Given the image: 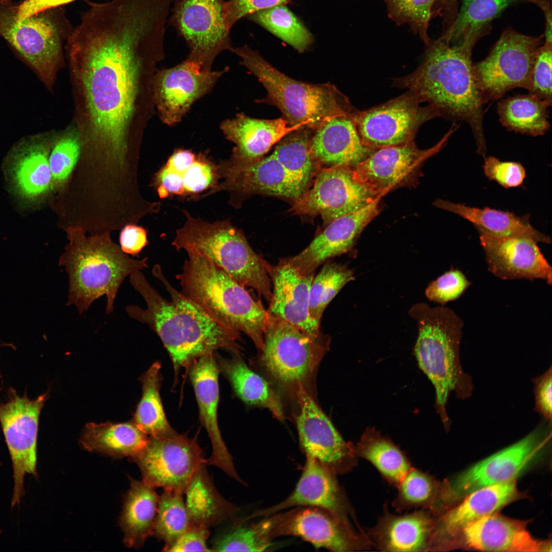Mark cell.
<instances>
[{
  "label": "cell",
  "mask_w": 552,
  "mask_h": 552,
  "mask_svg": "<svg viewBox=\"0 0 552 552\" xmlns=\"http://www.w3.org/2000/svg\"><path fill=\"white\" fill-rule=\"evenodd\" d=\"M314 131L307 127L292 130L277 143L272 152L285 170L307 189L322 168L311 152Z\"/></svg>",
  "instance_id": "obj_42"
},
{
  "label": "cell",
  "mask_w": 552,
  "mask_h": 552,
  "mask_svg": "<svg viewBox=\"0 0 552 552\" xmlns=\"http://www.w3.org/2000/svg\"><path fill=\"white\" fill-rule=\"evenodd\" d=\"M220 128L226 139L235 145L230 158L226 160L233 164L260 159L285 135L296 129L282 118L259 119L243 113L224 120Z\"/></svg>",
  "instance_id": "obj_31"
},
{
  "label": "cell",
  "mask_w": 552,
  "mask_h": 552,
  "mask_svg": "<svg viewBox=\"0 0 552 552\" xmlns=\"http://www.w3.org/2000/svg\"><path fill=\"white\" fill-rule=\"evenodd\" d=\"M161 365L156 361L140 378L142 395L137 406L133 422L149 437L165 438L177 432L169 423L160 396Z\"/></svg>",
  "instance_id": "obj_41"
},
{
  "label": "cell",
  "mask_w": 552,
  "mask_h": 552,
  "mask_svg": "<svg viewBox=\"0 0 552 552\" xmlns=\"http://www.w3.org/2000/svg\"><path fill=\"white\" fill-rule=\"evenodd\" d=\"M231 51L265 88L267 96L257 101L276 106L291 127L315 130L335 117L355 111L349 99L330 83L314 84L293 79L247 45Z\"/></svg>",
  "instance_id": "obj_7"
},
{
  "label": "cell",
  "mask_w": 552,
  "mask_h": 552,
  "mask_svg": "<svg viewBox=\"0 0 552 552\" xmlns=\"http://www.w3.org/2000/svg\"><path fill=\"white\" fill-rule=\"evenodd\" d=\"M552 43L544 42L537 52L531 76L530 93L551 104Z\"/></svg>",
  "instance_id": "obj_53"
},
{
  "label": "cell",
  "mask_w": 552,
  "mask_h": 552,
  "mask_svg": "<svg viewBox=\"0 0 552 552\" xmlns=\"http://www.w3.org/2000/svg\"><path fill=\"white\" fill-rule=\"evenodd\" d=\"M418 327L415 355L418 364L435 389V405L446 429L450 425L446 406L452 392L462 399L469 397L472 380L461 365L459 348L464 322L451 309L420 303L409 310Z\"/></svg>",
  "instance_id": "obj_5"
},
{
  "label": "cell",
  "mask_w": 552,
  "mask_h": 552,
  "mask_svg": "<svg viewBox=\"0 0 552 552\" xmlns=\"http://www.w3.org/2000/svg\"><path fill=\"white\" fill-rule=\"evenodd\" d=\"M81 149L80 134L73 123L57 132L49 158L54 186L61 185L67 179Z\"/></svg>",
  "instance_id": "obj_48"
},
{
  "label": "cell",
  "mask_w": 552,
  "mask_h": 552,
  "mask_svg": "<svg viewBox=\"0 0 552 552\" xmlns=\"http://www.w3.org/2000/svg\"><path fill=\"white\" fill-rule=\"evenodd\" d=\"M551 422L546 420L524 438L478 462L452 480L440 485L439 506L446 509L482 487L514 479L545 448L551 439Z\"/></svg>",
  "instance_id": "obj_10"
},
{
  "label": "cell",
  "mask_w": 552,
  "mask_h": 552,
  "mask_svg": "<svg viewBox=\"0 0 552 552\" xmlns=\"http://www.w3.org/2000/svg\"><path fill=\"white\" fill-rule=\"evenodd\" d=\"M225 0H175L170 22L185 40L187 59L211 70L216 57L233 48L225 17Z\"/></svg>",
  "instance_id": "obj_16"
},
{
  "label": "cell",
  "mask_w": 552,
  "mask_h": 552,
  "mask_svg": "<svg viewBox=\"0 0 552 552\" xmlns=\"http://www.w3.org/2000/svg\"><path fill=\"white\" fill-rule=\"evenodd\" d=\"M354 279L352 270L336 263L327 262L312 280L310 289L309 314L318 325L330 302L348 283Z\"/></svg>",
  "instance_id": "obj_46"
},
{
  "label": "cell",
  "mask_w": 552,
  "mask_h": 552,
  "mask_svg": "<svg viewBox=\"0 0 552 552\" xmlns=\"http://www.w3.org/2000/svg\"><path fill=\"white\" fill-rule=\"evenodd\" d=\"M219 372L214 353L199 357L188 368L198 404L199 418L212 446V453L210 458L206 459V465L216 466L229 477L244 484L236 471L233 457L224 444L218 426Z\"/></svg>",
  "instance_id": "obj_24"
},
{
  "label": "cell",
  "mask_w": 552,
  "mask_h": 552,
  "mask_svg": "<svg viewBox=\"0 0 552 552\" xmlns=\"http://www.w3.org/2000/svg\"><path fill=\"white\" fill-rule=\"evenodd\" d=\"M218 168L222 181L199 196L225 191L231 194L232 202L237 196L254 194L296 199L307 189L285 170L272 153L243 164L223 160Z\"/></svg>",
  "instance_id": "obj_22"
},
{
  "label": "cell",
  "mask_w": 552,
  "mask_h": 552,
  "mask_svg": "<svg viewBox=\"0 0 552 552\" xmlns=\"http://www.w3.org/2000/svg\"><path fill=\"white\" fill-rule=\"evenodd\" d=\"M48 397L44 393L31 399L10 388L6 401L0 402V424L13 470L12 507L20 503L24 494L25 475H37L39 420Z\"/></svg>",
  "instance_id": "obj_14"
},
{
  "label": "cell",
  "mask_w": 552,
  "mask_h": 552,
  "mask_svg": "<svg viewBox=\"0 0 552 552\" xmlns=\"http://www.w3.org/2000/svg\"><path fill=\"white\" fill-rule=\"evenodd\" d=\"M70 243L59 259L68 278L67 306H75L80 314L96 300L107 298L106 312L111 313L119 288L132 272L148 267L147 258H130L106 235L85 237L69 232Z\"/></svg>",
  "instance_id": "obj_6"
},
{
  "label": "cell",
  "mask_w": 552,
  "mask_h": 552,
  "mask_svg": "<svg viewBox=\"0 0 552 552\" xmlns=\"http://www.w3.org/2000/svg\"><path fill=\"white\" fill-rule=\"evenodd\" d=\"M302 474L292 493L270 508L255 512L248 518L270 516L293 507H313L328 510L350 521L351 507L334 473L315 458L306 456Z\"/></svg>",
  "instance_id": "obj_28"
},
{
  "label": "cell",
  "mask_w": 552,
  "mask_h": 552,
  "mask_svg": "<svg viewBox=\"0 0 552 552\" xmlns=\"http://www.w3.org/2000/svg\"><path fill=\"white\" fill-rule=\"evenodd\" d=\"M57 133L52 130L21 139L5 158L9 188L25 208L38 205L54 186L49 158Z\"/></svg>",
  "instance_id": "obj_19"
},
{
  "label": "cell",
  "mask_w": 552,
  "mask_h": 552,
  "mask_svg": "<svg viewBox=\"0 0 552 552\" xmlns=\"http://www.w3.org/2000/svg\"><path fill=\"white\" fill-rule=\"evenodd\" d=\"M488 270L503 280L541 279L552 283V268L535 240L479 235Z\"/></svg>",
  "instance_id": "obj_26"
},
{
  "label": "cell",
  "mask_w": 552,
  "mask_h": 552,
  "mask_svg": "<svg viewBox=\"0 0 552 552\" xmlns=\"http://www.w3.org/2000/svg\"><path fill=\"white\" fill-rule=\"evenodd\" d=\"M220 372L229 381L235 393L249 405L268 409L279 420L284 418L280 397L261 376L251 370L239 355L232 358L216 356Z\"/></svg>",
  "instance_id": "obj_38"
},
{
  "label": "cell",
  "mask_w": 552,
  "mask_h": 552,
  "mask_svg": "<svg viewBox=\"0 0 552 552\" xmlns=\"http://www.w3.org/2000/svg\"><path fill=\"white\" fill-rule=\"evenodd\" d=\"M513 0H464L461 10L445 34L447 41L459 44L469 35L486 31L489 22Z\"/></svg>",
  "instance_id": "obj_45"
},
{
  "label": "cell",
  "mask_w": 552,
  "mask_h": 552,
  "mask_svg": "<svg viewBox=\"0 0 552 552\" xmlns=\"http://www.w3.org/2000/svg\"><path fill=\"white\" fill-rule=\"evenodd\" d=\"M453 123L432 148L421 150L413 141L376 150L353 168L356 179L378 196L405 178L424 159L439 152L458 128Z\"/></svg>",
  "instance_id": "obj_23"
},
{
  "label": "cell",
  "mask_w": 552,
  "mask_h": 552,
  "mask_svg": "<svg viewBox=\"0 0 552 552\" xmlns=\"http://www.w3.org/2000/svg\"><path fill=\"white\" fill-rule=\"evenodd\" d=\"M159 498L155 488L143 480L132 479L120 518L127 546L139 547L153 535Z\"/></svg>",
  "instance_id": "obj_37"
},
{
  "label": "cell",
  "mask_w": 552,
  "mask_h": 552,
  "mask_svg": "<svg viewBox=\"0 0 552 552\" xmlns=\"http://www.w3.org/2000/svg\"><path fill=\"white\" fill-rule=\"evenodd\" d=\"M296 394L299 405L296 423L306 456L315 458L336 475L351 471L358 463L355 445L343 439L302 383L296 386Z\"/></svg>",
  "instance_id": "obj_20"
},
{
  "label": "cell",
  "mask_w": 552,
  "mask_h": 552,
  "mask_svg": "<svg viewBox=\"0 0 552 552\" xmlns=\"http://www.w3.org/2000/svg\"><path fill=\"white\" fill-rule=\"evenodd\" d=\"M209 528L190 525L166 551H212L206 544Z\"/></svg>",
  "instance_id": "obj_57"
},
{
  "label": "cell",
  "mask_w": 552,
  "mask_h": 552,
  "mask_svg": "<svg viewBox=\"0 0 552 552\" xmlns=\"http://www.w3.org/2000/svg\"><path fill=\"white\" fill-rule=\"evenodd\" d=\"M152 272L169 293L171 301L163 298L137 270L130 275L129 281L144 298L146 308L131 305L125 309L130 317L147 324L159 336L171 358L175 377L197 358L218 349L239 355V332L221 325L176 290L160 265H155Z\"/></svg>",
  "instance_id": "obj_2"
},
{
  "label": "cell",
  "mask_w": 552,
  "mask_h": 552,
  "mask_svg": "<svg viewBox=\"0 0 552 552\" xmlns=\"http://www.w3.org/2000/svg\"><path fill=\"white\" fill-rule=\"evenodd\" d=\"M74 0H24L17 6V17L23 20L45 10L61 7Z\"/></svg>",
  "instance_id": "obj_60"
},
{
  "label": "cell",
  "mask_w": 552,
  "mask_h": 552,
  "mask_svg": "<svg viewBox=\"0 0 552 552\" xmlns=\"http://www.w3.org/2000/svg\"><path fill=\"white\" fill-rule=\"evenodd\" d=\"M519 496L515 480L482 487L470 493L458 504L435 515L430 551L449 548L454 538L467 525L495 513Z\"/></svg>",
  "instance_id": "obj_25"
},
{
  "label": "cell",
  "mask_w": 552,
  "mask_h": 552,
  "mask_svg": "<svg viewBox=\"0 0 552 552\" xmlns=\"http://www.w3.org/2000/svg\"><path fill=\"white\" fill-rule=\"evenodd\" d=\"M269 540L294 536L316 548L333 551H356L373 548L365 532H357L350 521L324 509L303 507L274 515L256 524Z\"/></svg>",
  "instance_id": "obj_12"
},
{
  "label": "cell",
  "mask_w": 552,
  "mask_h": 552,
  "mask_svg": "<svg viewBox=\"0 0 552 552\" xmlns=\"http://www.w3.org/2000/svg\"><path fill=\"white\" fill-rule=\"evenodd\" d=\"M551 104L530 93L517 95L498 103L501 124L511 131L536 136L550 128L548 108Z\"/></svg>",
  "instance_id": "obj_39"
},
{
  "label": "cell",
  "mask_w": 552,
  "mask_h": 552,
  "mask_svg": "<svg viewBox=\"0 0 552 552\" xmlns=\"http://www.w3.org/2000/svg\"><path fill=\"white\" fill-rule=\"evenodd\" d=\"M484 35L470 34L454 45L442 37L429 42L421 64L412 73L395 79L394 83L407 88L440 117L467 123L478 153L485 157L484 103L477 87L471 58L476 42Z\"/></svg>",
  "instance_id": "obj_3"
},
{
  "label": "cell",
  "mask_w": 552,
  "mask_h": 552,
  "mask_svg": "<svg viewBox=\"0 0 552 552\" xmlns=\"http://www.w3.org/2000/svg\"><path fill=\"white\" fill-rule=\"evenodd\" d=\"M187 252L182 271L176 275L180 292L221 325L246 334L262 351L268 311L206 257L194 250Z\"/></svg>",
  "instance_id": "obj_4"
},
{
  "label": "cell",
  "mask_w": 552,
  "mask_h": 552,
  "mask_svg": "<svg viewBox=\"0 0 552 552\" xmlns=\"http://www.w3.org/2000/svg\"><path fill=\"white\" fill-rule=\"evenodd\" d=\"M227 70H205L186 59L171 68L157 70L152 96L159 119L169 126L179 123L194 102L208 94Z\"/></svg>",
  "instance_id": "obj_21"
},
{
  "label": "cell",
  "mask_w": 552,
  "mask_h": 552,
  "mask_svg": "<svg viewBox=\"0 0 552 552\" xmlns=\"http://www.w3.org/2000/svg\"><path fill=\"white\" fill-rule=\"evenodd\" d=\"M197 155L189 150L176 149L165 164L171 170L182 174L194 163Z\"/></svg>",
  "instance_id": "obj_61"
},
{
  "label": "cell",
  "mask_w": 552,
  "mask_h": 552,
  "mask_svg": "<svg viewBox=\"0 0 552 552\" xmlns=\"http://www.w3.org/2000/svg\"><path fill=\"white\" fill-rule=\"evenodd\" d=\"M133 458L147 485L183 494L194 473L206 465L196 438L177 433L165 438L149 437L145 448Z\"/></svg>",
  "instance_id": "obj_18"
},
{
  "label": "cell",
  "mask_w": 552,
  "mask_h": 552,
  "mask_svg": "<svg viewBox=\"0 0 552 552\" xmlns=\"http://www.w3.org/2000/svg\"><path fill=\"white\" fill-rule=\"evenodd\" d=\"M380 198L356 212L332 221L302 252L285 259L300 273L313 274L321 264L352 247L364 228L379 214Z\"/></svg>",
  "instance_id": "obj_27"
},
{
  "label": "cell",
  "mask_w": 552,
  "mask_h": 552,
  "mask_svg": "<svg viewBox=\"0 0 552 552\" xmlns=\"http://www.w3.org/2000/svg\"><path fill=\"white\" fill-rule=\"evenodd\" d=\"M121 249L126 254L139 257L140 252L148 244L146 231L135 225L126 226L120 236Z\"/></svg>",
  "instance_id": "obj_58"
},
{
  "label": "cell",
  "mask_w": 552,
  "mask_h": 552,
  "mask_svg": "<svg viewBox=\"0 0 552 552\" xmlns=\"http://www.w3.org/2000/svg\"><path fill=\"white\" fill-rule=\"evenodd\" d=\"M551 367L533 380L534 384L535 409L544 420L551 422L552 417Z\"/></svg>",
  "instance_id": "obj_56"
},
{
  "label": "cell",
  "mask_w": 552,
  "mask_h": 552,
  "mask_svg": "<svg viewBox=\"0 0 552 552\" xmlns=\"http://www.w3.org/2000/svg\"><path fill=\"white\" fill-rule=\"evenodd\" d=\"M434 204L470 222L479 235L493 238L525 237L537 243L549 244L551 242L549 237L533 227L530 223L529 214L518 216L507 211L488 207L482 209L471 207L443 200H436Z\"/></svg>",
  "instance_id": "obj_34"
},
{
  "label": "cell",
  "mask_w": 552,
  "mask_h": 552,
  "mask_svg": "<svg viewBox=\"0 0 552 552\" xmlns=\"http://www.w3.org/2000/svg\"><path fill=\"white\" fill-rule=\"evenodd\" d=\"M206 465L194 473L184 494L191 525L209 528L233 519L239 509L217 490Z\"/></svg>",
  "instance_id": "obj_35"
},
{
  "label": "cell",
  "mask_w": 552,
  "mask_h": 552,
  "mask_svg": "<svg viewBox=\"0 0 552 552\" xmlns=\"http://www.w3.org/2000/svg\"><path fill=\"white\" fill-rule=\"evenodd\" d=\"M440 485L428 473L412 467L397 487L398 492L392 505L399 513L413 509L433 512L438 501Z\"/></svg>",
  "instance_id": "obj_44"
},
{
  "label": "cell",
  "mask_w": 552,
  "mask_h": 552,
  "mask_svg": "<svg viewBox=\"0 0 552 552\" xmlns=\"http://www.w3.org/2000/svg\"><path fill=\"white\" fill-rule=\"evenodd\" d=\"M269 314L261 360L275 380L296 388L299 383L304 385L314 372L328 348L329 339L327 336L312 337Z\"/></svg>",
  "instance_id": "obj_13"
},
{
  "label": "cell",
  "mask_w": 552,
  "mask_h": 552,
  "mask_svg": "<svg viewBox=\"0 0 552 552\" xmlns=\"http://www.w3.org/2000/svg\"><path fill=\"white\" fill-rule=\"evenodd\" d=\"M435 515L429 510L417 509L394 514L384 505L382 515L366 532L373 548L381 551H430Z\"/></svg>",
  "instance_id": "obj_29"
},
{
  "label": "cell",
  "mask_w": 552,
  "mask_h": 552,
  "mask_svg": "<svg viewBox=\"0 0 552 552\" xmlns=\"http://www.w3.org/2000/svg\"><path fill=\"white\" fill-rule=\"evenodd\" d=\"M537 5L544 13L546 20L544 34L545 42H551V0H527Z\"/></svg>",
  "instance_id": "obj_62"
},
{
  "label": "cell",
  "mask_w": 552,
  "mask_h": 552,
  "mask_svg": "<svg viewBox=\"0 0 552 552\" xmlns=\"http://www.w3.org/2000/svg\"><path fill=\"white\" fill-rule=\"evenodd\" d=\"M411 92L363 111L356 110L354 121L362 143L374 150L411 141L421 126L440 117L431 106H422Z\"/></svg>",
  "instance_id": "obj_17"
},
{
  "label": "cell",
  "mask_w": 552,
  "mask_h": 552,
  "mask_svg": "<svg viewBox=\"0 0 552 552\" xmlns=\"http://www.w3.org/2000/svg\"><path fill=\"white\" fill-rule=\"evenodd\" d=\"M389 16L399 24L407 23L427 45V29L438 0H385Z\"/></svg>",
  "instance_id": "obj_49"
},
{
  "label": "cell",
  "mask_w": 552,
  "mask_h": 552,
  "mask_svg": "<svg viewBox=\"0 0 552 552\" xmlns=\"http://www.w3.org/2000/svg\"><path fill=\"white\" fill-rule=\"evenodd\" d=\"M155 184L161 198L166 197L169 194L185 195L182 175L165 166L156 173Z\"/></svg>",
  "instance_id": "obj_59"
},
{
  "label": "cell",
  "mask_w": 552,
  "mask_h": 552,
  "mask_svg": "<svg viewBox=\"0 0 552 552\" xmlns=\"http://www.w3.org/2000/svg\"><path fill=\"white\" fill-rule=\"evenodd\" d=\"M271 540L262 536L254 525L251 527L236 524L229 532L215 541L214 551H262L273 548Z\"/></svg>",
  "instance_id": "obj_50"
},
{
  "label": "cell",
  "mask_w": 552,
  "mask_h": 552,
  "mask_svg": "<svg viewBox=\"0 0 552 552\" xmlns=\"http://www.w3.org/2000/svg\"><path fill=\"white\" fill-rule=\"evenodd\" d=\"M542 44V36L525 35L511 28L503 32L487 57L473 65L484 104L515 88L530 90L534 61Z\"/></svg>",
  "instance_id": "obj_11"
},
{
  "label": "cell",
  "mask_w": 552,
  "mask_h": 552,
  "mask_svg": "<svg viewBox=\"0 0 552 552\" xmlns=\"http://www.w3.org/2000/svg\"><path fill=\"white\" fill-rule=\"evenodd\" d=\"M17 6L12 0H0V36L53 93L66 64L64 46L73 28L61 7L20 20Z\"/></svg>",
  "instance_id": "obj_9"
},
{
  "label": "cell",
  "mask_w": 552,
  "mask_h": 552,
  "mask_svg": "<svg viewBox=\"0 0 552 552\" xmlns=\"http://www.w3.org/2000/svg\"><path fill=\"white\" fill-rule=\"evenodd\" d=\"M185 195H195L210 190L219 182L218 165H214L200 154L191 166L182 174Z\"/></svg>",
  "instance_id": "obj_51"
},
{
  "label": "cell",
  "mask_w": 552,
  "mask_h": 552,
  "mask_svg": "<svg viewBox=\"0 0 552 552\" xmlns=\"http://www.w3.org/2000/svg\"><path fill=\"white\" fill-rule=\"evenodd\" d=\"M465 544L486 551H547V542L534 539L523 522L495 513L465 526L461 532Z\"/></svg>",
  "instance_id": "obj_33"
},
{
  "label": "cell",
  "mask_w": 552,
  "mask_h": 552,
  "mask_svg": "<svg viewBox=\"0 0 552 552\" xmlns=\"http://www.w3.org/2000/svg\"><path fill=\"white\" fill-rule=\"evenodd\" d=\"M172 242L177 250L196 251L209 258L242 286L254 289L268 303L272 297L271 266L251 248L242 231L229 221L213 223L192 217Z\"/></svg>",
  "instance_id": "obj_8"
},
{
  "label": "cell",
  "mask_w": 552,
  "mask_h": 552,
  "mask_svg": "<svg viewBox=\"0 0 552 552\" xmlns=\"http://www.w3.org/2000/svg\"><path fill=\"white\" fill-rule=\"evenodd\" d=\"M148 439L133 422L89 423L83 429L79 442L89 451L133 458L145 448Z\"/></svg>",
  "instance_id": "obj_36"
},
{
  "label": "cell",
  "mask_w": 552,
  "mask_h": 552,
  "mask_svg": "<svg viewBox=\"0 0 552 552\" xmlns=\"http://www.w3.org/2000/svg\"><path fill=\"white\" fill-rule=\"evenodd\" d=\"M355 111L335 117L314 131L311 152L322 168L346 165L354 168L376 150L362 143L354 121Z\"/></svg>",
  "instance_id": "obj_32"
},
{
  "label": "cell",
  "mask_w": 552,
  "mask_h": 552,
  "mask_svg": "<svg viewBox=\"0 0 552 552\" xmlns=\"http://www.w3.org/2000/svg\"><path fill=\"white\" fill-rule=\"evenodd\" d=\"M272 297L269 314L300 328L310 336H323L319 326L309 314L310 289L313 274L300 273L285 259L272 267L270 271Z\"/></svg>",
  "instance_id": "obj_30"
},
{
  "label": "cell",
  "mask_w": 552,
  "mask_h": 552,
  "mask_svg": "<svg viewBox=\"0 0 552 552\" xmlns=\"http://www.w3.org/2000/svg\"><path fill=\"white\" fill-rule=\"evenodd\" d=\"M183 494L178 491L164 490L159 496L153 535L164 542V551L191 525Z\"/></svg>",
  "instance_id": "obj_47"
},
{
  "label": "cell",
  "mask_w": 552,
  "mask_h": 552,
  "mask_svg": "<svg viewBox=\"0 0 552 552\" xmlns=\"http://www.w3.org/2000/svg\"><path fill=\"white\" fill-rule=\"evenodd\" d=\"M247 17L299 53L308 49L313 41L310 32L285 5L259 10Z\"/></svg>",
  "instance_id": "obj_43"
},
{
  "label": "cell",
  "mask_w": 552,
  "mask_h": 552,
  "mask_svg": "<svg viewBox=\"0 0 552 552\" xmlns=\"http://www.w3.org/2000/svg\"><path fill=\"white\" fill-rule=\"evenodd\" d=\"M483 170L486 177L505 189L521 185L525 177L524 167L516 162H503L496 157H485Z\"/></svg>",
  "instance_id": "obj_54"
},
{
  "label": "cell",
  "mask_w": 552,
  "mask_h": 552,
  "mask_svg": "<svg viewBox=\"0 0 552 552\" xmlns=\"http://www.w3.org/2000/svg\"><path fill=\"white\" fill-rule=\"evenodd\" d=\"M380 197L355 179L351 166L323 167L311 188L295 199L290 211L311 217L320 215L326 226L339 217L364 208Z\"/></svg>",
  "instance_id": "obj_15"
},
{
  "label": "cell",
  "mask_w": 552,
  "mask_h": 552,
  "mask_svg": "<svg viewBox=\"0 0 552 552\" xmlns=\"http://www.w3.org/2000/svg\"><path fill=\"white\" fill-rule=\"evenodd\" d=\"M357 456L371 463L384 479L397 487L412 467L405 454L391 440L374 429L366 430L355 445Z\"/></svg>",
  "instance_id": "obj_40"
},
{
  "label": "cell",
  "mask_w": 552,
  "mask_h": 552,
  "mask_svg": "<svg viewBox=\"0 0 552 552\" xmlns=\"http://www.w3.org/2000/svg\"><path fill=\"white\" fill-rule=\"evenodd\" d=\"M290 0H229L225 1L224 11L228 28L232 27L240 19L259 10L275 6L285 5Z\"/></svg>",
  "instance_id": "obj_55"
},
{
  "label": "cell",
  "mask_w": 552,
  "mask_h": 552,
  "mask_svg": "<svg viewBox=\"0 0 552 552\" xmlns=\"http://www.w3.org/2000/svg\"><path fill=\"white\" fill-rule=\"evenodd\" d=\"M470 284L461 270L451 269L431 282L425 295L429 301L444 305L459 298Z\"/></svg>",
  "instance_id": "obj_52"
},
{
  "label": "cell",
  "mask_w": 552,
  "mask_h": 552,
  "mask_svg": "<svg viewBox=\"0 0 552 552\" xmlns=\"http://www.w3.org/2000/svg\"><path fill=\"white\" fill-rule=\"evenodd\" d=\"M164 42L129 20L72 32L64 51L82 149L121 158L140 141Z\"/></svg>",
  "instance_id": "obj_1"
}]
</instances>
